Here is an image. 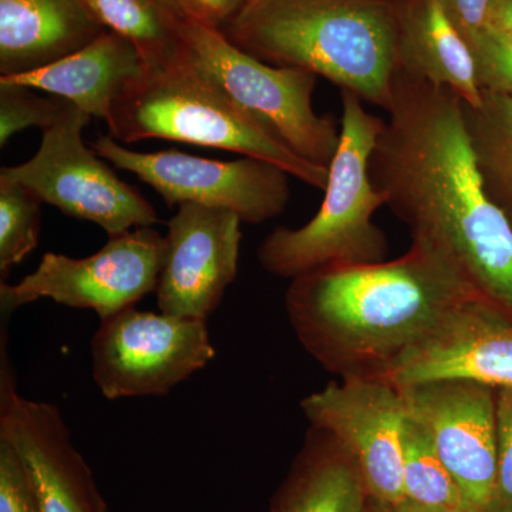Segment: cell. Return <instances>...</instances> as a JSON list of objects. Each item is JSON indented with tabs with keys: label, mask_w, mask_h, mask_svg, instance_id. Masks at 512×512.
Returning a JSON list of instances; mask_svg holds the SVG:
<instances>
[{
	"label": "cell",
	"mask_w": 512,
	"mask_h": 512,
	"mask_svg": "<svg viewBox=\"0 0 512 512\" xmlns=\"http://www.w3.org/2000/svg\"><path fill=\"white\" fill-rule=\"evenodd\" d=\"M363 512H392V508H390L389 504L380 503L375 498L369 497Z\"/></svg>",
	"instance_id": "1f68e13d"
},
{
	"label": "cell",
	"mask_w": 512,
	"mask_h": 512,
	"mask_svg": "<svg viewBox=\"0 0 512 512\" xmlns=\"http://www.w3.org/2000/svg\"><path fill=\"white\" fill-rule=\"evenodd\" d=\"M222 33L261 62L308 70L389 109L399 0H249Z\"/></svg>",
	"instance_id": "3957f363"
},
{
	"label": "cell",
	"mask_w": 512,
	"mask_h": 512,
	"mask_svg": "<svg viewBox=\"0 0 512 512\" xmlns=\"http://www.w3.org/2000/svg\"><path fill=\"white\" fill-rule=\"evenodd\" d=\"M342 123L338 151L329 165L319 211L299 228L278 227L256 251L259 265L279 278L330 268L386 261L389 242L373 222L386 197L373 187L369 160L384 120L370 114L357 94L340 90Z\"/></svg>",
	"instance_id": "5b68a950"
},
{
	"label": "cell",
	"mask_w": 512,
	"mask_h": 512,
	"mask_svg": "<svg viewBox=\"0 0 512 512\" xmlns=\"http://www.w3.org/2000/svg\"><path fill=\"white\" fill-rule=\"evenodd\" d=\"M448 15L468 45L488 29L491 0H443Z\"/></svg>",
	"instance_id": "83f0119b"
},
{
	"label": "cell",
	"mask_w": 512,
	"mask_h": 512,
	"mask_svg": "<svg viewBox=\"0 0 512 512\" xmlns=\"http://www.w3.org/2000/svg\"><path fill=\"white\" fill-rule=\"evenodd\" d=\"M367 498L353 458L330 434L311 427L276 512H363Z\"/></svg>",
	"instance_id": "d6986e66"
},
{
	"label": "cell",
	"mask_w": 512,
	"mask_h": 512,
	"mask_svg": "<svg viewBox=\"0 0 512 512\" xmlns=\"http://www.w3.org/2000/svg\"><path fill=\"white\" fill-rule=\"evenodd\" d=\"M400 444L404 500L424 507L470 512L460 487L441 461L429 434L407 412Z\"/></svg>",
	"instance_id": "7402d4cb"
},
{
	"label": "cell",
	"mask_w": 512,
	"mask_h": 512,
	"mask_svg": "<svg viewBox=\"0 0 512 512\" xmlns=\"http://www.w3.org/2000/svg\"><path fill=\"white\" fill-rule=\"evenodd\" d=\"M397 70L446 87L467 106L483 101L473 50L443 0H399Z\"/></svg>",
	"instance_id": "e0dca14e"
},
{
	"label": "cell",
	"mask_w": 512,
	"mask_h": 512,
	"mask_svg": "<svg viewBox=\"0 0 512 512\" xmlns=\"http://www.w3.org/2000/svg\"><path fill=\"white\" fill-rule=\"evenodd\" d=\"M90 147L150 185L170 208L187 202L221 208L258 225L279 217L291 200L289 174L256 158L218 161L177 150L140 153L121 146L110 134L97 137Z\"/></svg>",
	"instance_id": "9c48e42d"
},
{
	"label": "cell",
	"mask_w": 512,
	"mask_h": 512,
	"mask_svg": "<svg viewBox=\"0 0 512 512\" xmlns=\"http://www.w3.org/2000/svg\"><path fill=\"white\" fill-rule=\"evenodd\" d=\"M0 512H40L25 464L5 439H0Z\"/></svg>",
	"instance_id": "4316f807"
},
{
	"label": "cell",
	"mask_w": 512,
	"mask_h": 512,
	"mask_svg": "<svg viewBox=\"0 0 512 512\" xmlns=\"http://www.w3.org/2000/svg\"><path fill=\"white\" fill-rule=\"evenodd\" d=\"M390 508H392V512H458L443 510V508L424 507V505L414 504L412 501L407 500H402L400 503L390 505Z\"/></svg>",
	"instance_id": "4dcf8cb0"
},
{
	"label": "cell",
	"mask_w": 512,
	"mask_h": 512,
	"mask_svg": "<svg viewBox=\"0 0 512 512\" xmlns=\"http://www.w3.org/2000/svg\"><path fill=\"white\" fill-rule=\"evenodd\" d=\"M313 429L330 434L355 461L369 497L404 500L402 429L406 407L399 387L384 377H346L302 399Z\"/></svg>",
	"instance_id": "8fae6325"
},
{
	"label": "cell",
	"mask_w": 512,
	"mask_h": 512,
	"mask_svg": "<svg viewBox=\"0 0 512 512\" xmlns=\"http://www.w3.org/2000/svg\"><path fill=\"white\" fill-rule=\"evenodd\" d=\"M90 120V114L73 106L59 123L42 131L35 156L3 167L0 180L25 185L42 202L69 217L94 222L109 237L154 227L160 222L156 208L84 144L83 130Z\"/></svg>",
	"instance_id": "52a82bcc"
},
{
	"label": "cell",
	"mask_w": 512,
	"mask_h": 512,
	"mask_svg": "<svg viewBox=\"0 0 512 512\" xmlns=\"http://www.w3.org/2000/svg\"><path fill=\"white\" fill-rule=\"evenodd\" d=\"M106 123L119 143L167 140L218 148L274 164L316 190L328 185L329 168L275 140L188 59L183 45L171 59L144 66L114 101Z\"/></svg>",
	"instance_id": "277c9868"
},
{
	"label": "cell",
	"mask_w": 512,
	"mask_h": 512,
	"mask_svg": "<svg viewBox=\"0 0 512 512\" xmlns=\"http://www.w3.org/2000/svg\"><path fill=\"white\" fill-rule=\"evenodd\" d=\"M93 379L106 399L165 396L215 357L207 320L123 309L92 340Z\"/></svg>",
	"instance_id": "30bf717a"
},
{
	"label": "cell",
	"mask_w": 512,
	"mask_h": 512,
	"mask_svg": "<svg viewBox=\"0 0 512 512\" xmlns=\"http://www.w3.org/2000/svg\"><path fill=\"white\" fill-rule=\"evenodd\" d=\"M382 377L394 386L468 380L512 389V316L481 299L461 303Z\"/></svg>",
	"instance_id": "9a60e30c"
},
{
	"label": "cell",
	"mask_w": 512,
	"mask_h": 512,
	"mask_svg": "<svg viewBox=\"0 0 512 512\" xmlns=\"http://www.w3.org/2000/svg\"><path fill=\"white\" fill-rule=\"evenodd\" d=\"M386 113L369 160L373 187L414 247L512 316V222L485 191L463 100L396 70Z\"/></svg>",
	"instance_id": "6da1fadb"
},
{
	"label": "cell",
	"mask_w": 512,
	"mask_h": 512,
	"mask_svg": "<svg viewBox=\"0 0 512 512\" xmlns=\"http://www.w3.org/2000/svg\"><path fill=\"white\" fill-rule=\"evenodd\" d=\"M107 30L119 33L140 50L144 63L177 55L181 30L190 18L181 0H84Z\"/></svg>",
	"instance_id": "ffe728a7"
},
{
	"label": "cell",
	"mask_w": 512,
	"mask_h": 512,
	"mask_svg": "<svg viewBox=\"0 0 512 512\" xmlns=\"http://www.w3.org/2000/svg\"><path fill=\"white\" fill-rule=\"evenodd\" d=\"M144 66L143 56L133 42L106 30L73 55L36 72L0 80L50 93L106 121L114 101L131 80L143 73Z\"/></svg>",
	"instance_id": "ac0fdd59"
},
{
	"label": "cell",
	"mask_w": 512,
	"mask_h": 512,
	"mask_svg": "<svg viewBox=\"0 0 512 512\" xmlns=\"http://www.w3.org/2000/svg\"><path fill=\"white\" fill-rule=\"evenodd\" d=\"M242 220L235 212L181 204L167 222L157 305L177 318L207 320L238 272Z\"/></svg>",
	"instance_id": "5bb4252c"
},
{
	"label": "cell",
	"mask_w": 512,
	"mask_h": 512,
	"mask_svg": "<svg viewBox=\"0 0 512 512\" xmlns=\"http://www.w3.org/2000/svg\"><path fill=\"white\" fill-rule=\"evenodd\" d=\"M497 477L490 512L512 511V389L497 390Z\"/></svg>",
	"instance_id": "484cf974"
},
{
	"label": "cell",
	"mask_w": 512,
	"mask_h": 512,
	"mask_svg": "<svg viewBox=\"0 0 512 512\" xmlns=\"http://www.w3.org/2000/svg\"><path fill=\"white\" fill-rule=\"evenodd\" d=\"M73 106L60 97H42L30 87L0 80V147L25 128L45 131L55 126Z\"/></svg>",
	"instance_id": "cb8c5ba5"
},
{
	"label": "cell",
	"mask_w": 512,
	"mask_h": 512,
	"mask_svg": "<svg viewBox=\"0 0 512 512\" xmlns=\"http://www.w3.org/2000/svg\"><path fill=\"white\" fill-rule=\"evenodd\" d=\"M510 512H512V511H510Z\"/></svg>",
	"instance_id": "d6a6232c"
},
{
	"label": "cell",
	"mask_w": 512,
	"mask_h": 512,
	"mask_svg": "<svg viewBox=\"0 0 512 512\" xmlns=\"http://www.w3.org/2000/svg\"><path fill=\"white\" fill-rule=\"evenodd\" d=\"M399 387L409 416L429 434L470 512H490L497 477V390L468 380Z\"/></svg>",
	"instance_id": "7c38bea8"
},
{
	"label": "cell",
	"mask_w": 512,
	"mask_h": 512,
	"mask_svg": "<svg viewBox=\"0 0 512 512\" xmlns=\"http://www.w3.org/2000/svg\"><path fill=\"white\" fill-rule=\"evenodd\" d=\"M106 30L84 0H0V77L43 69Z\"/></svg>",
	"instance_id": "2e32d148"
},
{
	"label": "cell",
	"mask_w": 512,
	"mask_h": 512,
	"mask_svg": "<svg viewBox=\"0 0 512 512\" xmlns=\"http://www.w3.org/2000/svg\"><path fill=\"white\" fill-rule=\"evenodd\" d=\"M470 47L481 89L512 94V42L487 30Z\"/></svg>",
	"instance_id": "d4e9b609"
},
{
	"label": "cell",
	"mask_w": 512,
	"mask_h": 512,
	"mask_svg": "<svg viewBox=\"0 0 512 512\" xmlns=\"http://www.w3.org/2000/svg\"><path fill=\"white\" fill-rule=\"evenodd\" d=\"M470 299L480 298L453 268L412 245L394 261L298 276L286 291L285 308L306 352L346 379L382 377Z\"/></svg>",
	"instance_id": "7a4b0ae2"
},
{
	"label": "cell",
	"mask_w": 512,
	"mask_h": 512,
	"mask_svg": "<svg viewBox=\"0 0 512 512\" xmlns=\"http://www.w3.org/2000/svg\"><path fill=\"white\" fill-rule=\"evenodd\" d=\"M463 107L485 191L512 222V94L483 90L480 106Z\"/></svg>",
	"instance_id": "44dd1931"
},
{
	"label": "cell",
	"mask_w": 512,
	"mask_h": 512,
	"mask_svg": "<svg viewBox=\"0 0 512 512\" xmlns=\"http://www.w3.org/2000/svg\"><path fill=\"white\" fill-rule=\"evenodd\" d=\"M248 2L249 0H181L192 19L221 30Z\"/></svg>",
	"instance_id": "f1b7e54d"
},
{
	"label": "cell",
	"mask_w": 512,
	"mask_h": 512,
	"mask_svg": "<svg viewBox=\"0 0 512 512\" xmlns=\"http://www.w3.org/2000/svg\"><path fill=\"white\" fill-rule=\"evenodd\" d=\"M487 30L512 42V0H491Z\"/></svg>",
	"instance_id": "f546056e"
},
{
	"label": "cell",
	"mask_w": 512,
	"mask_h": 512,
	"mask_svg": "<svg viewBox=\"0 0 512 512\" xmlns=\"http://www.w3.org/2000/svg\"><path fill=\"white\" fill-rule=\"evenodd\" d=\"M163 255L164 237L153 227L109 237L87 258L46 252L35 271L18 284H0L2 318L39 299L90 309L100 320L110 318L156 291Z\"/></svg>",
	"instance_id": "ba28073f"
},
{
	"label": "cell",
	"mask_w": 512,
	"mask_h": 512,
	"mask_svg": "<svg viewBox=\"0 0 512 512\" xmlns=\"http://www.w3.org/2000/svg\"><path fill=\"white\" fill-rule=\"evenodd\" d=\"M42 200L23 184L0 180V278L39 244Z\"/></svg>",
	"instance_id": "603a6c76"
},
{
	"label": "cell",
	"mask_w": 512,
	"mask_h": 512,
	"mask_svg": "<svg viewBox=\"0 0 512 512\" xmlns=\"http://www.w3.org/2000/svg\"><path fill=\"white\" fill-rule=\"evenodd\" d=\"M188 59L275 140L311 163L329 168L340 126L313 109L318 76L272 66L235 46L221 29L190 18L181 30Z\"/></svg>",
	"instance_id": "8992f818"
},
{
	"label": "cell",
	"mask_w": 512,
	"mask_h": 512,
	"mask_svg": "<svg viewBox=\"0 0 512 512\" xmlns=\"http://www.w3.org/2000/svg\"><path fill=\"white\" fill-rule=\"evenodd\" d=\"M0 345V439L22 458L40 512H109L62 412L18 392L3 332Z\"/></svg>",
	"instance_id": "4fadbf2b"
}]
</instances>
